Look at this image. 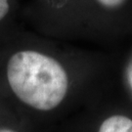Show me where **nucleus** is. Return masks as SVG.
Instances as JSON below:
<instances>
[{"label":"nucleus","instance_id":"nucleus-1","mask_svg":"<svg viewBox=\"0 0 132 132\" xmlns=\"http://www.w3.org/2000/svg\"><path fill=\"white\" fill-rule=\"evenodd\" d=\"M7 79L16 97L38 112L59 107L69 90L68 73L61 63L32 50L20 51L10 58Z\"/></svg>","mask_w":132,"mask_h":132},{"label":"nucleus","instance_id":"nucleus-2","mask_svg":"<svg viewBox=\"0 0 132 132\" xmlns=\"http://www.w3.org/2000/svg\"><path fill=\"white\" fill-rule=\"evenodd\" d=\"M98 132H132V118L123 114H113L103 120Z\"/></svg>","mask_w":132,"mask_h":132},{"label":"nucleus","instance_id":"nucleus-3","mask_svg":"<svg viewBox=\"0 0 132 132\" xmlns=\"http://www.w3.org/2000/svg\"><path fill=\"white\" fill-rule=\"evenodd\" d=\"M97 1L104 7L111 8V9L119 7L125 2V0H97Z\"/></svg>","mask_w":132,"mask_h":132},{"label":"nucleus","instance_id":"nucleus-4","mask_svg":"<svg viewBox=\"0 0 132 132\" xmlns=\"http://www.w3.org/2000/svg\"><path fill=\"white\" fill-rule=\"evenodd\" d=\"M9 0H0V21L4 18L9 11Z\"/></svg>","mask_w":132,"mask_h":132},{"label":"nucleus","instance_id":"nucleus-5","mask_svg":"<svg viewBox=\"0 0 132 132\" xmlns=\"http://www.w3.org/2000/svg\"><path fill=\"white\" fill-rule=\"evenodd\" d=\"M0 132H16V131L13 130V129H11V128L3 127V128H0Z\"/></svg>","mask_w":132,"mask_h":132}]
</instances>
